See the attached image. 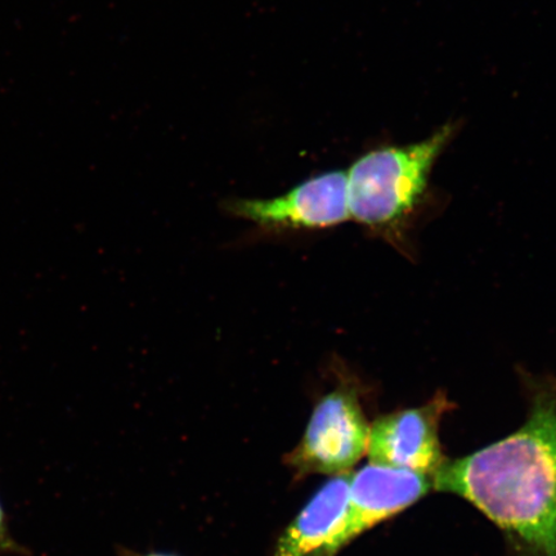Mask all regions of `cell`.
I'll list each match as a JSON object with an SVG mask.
<instances>
[{
    "label": "cell",
    "instance_id": "6da1fadb",
    "mask_svg": "<svg viewBox=\"0 0 556 556\" xmlns=\"http://www.w3.org/2000/svg\"><path fill=\"white\" fill-rule=\"evenodd\" d=\"M527 384L531 407L525 426L444 462L433 489L477 507L520 556H556V379Z\"/></svg>",
    "mask_w": 556,
    "mask_h": 556
},
{
    "label": "cell",
    "instance_id": "7a4b0ae2",
    "mask_svg": "<svg viewBox=\"0 0 556 556\" xmlns=\"http://www.w3.org/2000/svg\"><path fill=\"white\" fill-rule=\"evenodd\" d=\"M454 135L452 125L421 142L368 152L346 173L350 217L391 236L412 215L427 191L433 166Z\"/></svg>",
    "mask_w": 556,
    "mask_h": 556
},
{
    "label": "cell",
    "instance_id": "3957f363",
    "mask_svg": "<svg viewBox=\"0 0 556 556\" xmlns=\"http://www.w3.org/2000/svg\"><path fill=\"white\" fill-rule=\"evenodd\" d=\"M370 424L356 387L340 382L313 409L301 443L288 456L299 475L339 476L351 472L367 452Z\"/></svg>",
    "mask_w": 556,
    "mask_h": 556
},
{
    "label": "cell",
    "instance_id": "277c9868",
    "mask_svg": "<svg viewBox=\"0 0 556 556\" xmlns=\"http://www.w3.org/2000/svg\"><path fill=\"white\" fill-rule=\"evenodd\" d=\"M454 408L440 392L426 405L381 415L370 426L367 452L370 463L434 477L444 458L440 426Z\"/></svg>",
    "mask_w": 556,
    "mask_h": 556
},
{
    "label": "cell",
    "instance_id": "5b68a950",
    "mask_svg": "<svg viewBox=\"0 0 556 556\" xmlns=\"http://www.w3.org/2000/svg\"><path fill=\"white\" fill-rule=\"evenodd\" d=\"M227 211L236 217L270 229L338 226L351 219L346 173L319 174L276 199L228 201Z\"/></svg>",
    "mask_w": 556,
    "mask_h": 556
},
{
    "label": "cell",
    "instance_id": "8992f818",
    "mask_svg": "<svg viewBox=\"0 0 556 556\" xmlns=\"http://www.w3.org/2000/svg\"><path fill=\"white\" fill-rule=\"evenodd\" d=\"M432 489V477L372 463L365 465L351 477L340 534L342 551L361 534L408 509Z\"/></svg>",
    "mask_w": 556,
    "mask_h": 556
},
{
    "label": "cell",
    "instance_id": "52a82bcc",
    "mask_svg": "<svg viewBox=\"0 0 556 556\" xmlns=\"http://www.w3.org/2000/svg\"><path fill=\"white\" fill-rule=\"evenodd\" d=\"M352 472L333 476L278 539L274 556H337L350 500Z\"/></svg>",
    "mask_w": 556,
    "mask_h": 556
},
{
    "label": "cell",
    "instance_id": "ba28073f",
    "mask_svg": "<svg viewBox=\"0 0 556 556\" xmlns=\"http://www.w3.org/2000/svg\"><path fill=\"white\" fill-rule=\"evenodd\" d=\"M30 552L12 536L9 519L0 503V556H29Z\"/></svg>",
    "mask_w": 556,
    "mask_h": 556
},
{
    "label": "cell",
    "instance_id": "9c48e42d",
    "mask_svg": "<svg viewBox=\"0 0 556 556\" xmlns=\"http://www.w3.org/2000/svg\"><path fill=\"white\" fill-rule=\"evenodd\" d=\"M139 556H174V555L152 553V554H146V555H139Z\"/></svg>",
    "mask_w": 556,
    "mask_h": 556
}]
</instances>
